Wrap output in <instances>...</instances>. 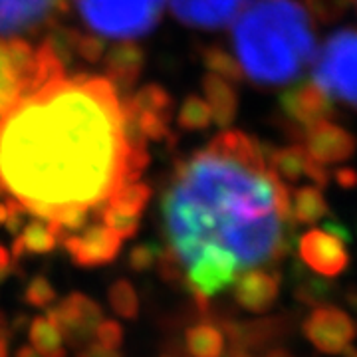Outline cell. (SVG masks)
<instances>
[{"label": "cell", "instance_id": "obj_7", "mask_svg": "<svg viewBox=\"0 0 357 357\" xmlns=\"http://www.w3.org/2000/svg\"><path fill=\"white\" fill-rule=\"evenodd\" d=\"M46 318L54 324L70 347L82 349L96 335V328L103 319V310L96 300L74 292L58 306L46 307Z\"/></svg>", "mask_w": 357, "mask_h": 357}, {"label": "cell", "instance_id": "obj_35", "mask_svg": "<svg viewBox=\"0 0 357 357\" xmlns=\"http://www.w3.org/2000/svg\"><path fill=\"white\" fill-rule=\"evenodd\" d=\"M76 357H123L117 349L105 347L102 344H88L84 345L82 349H77Z\"/></svg>", "mask_w": 357, "mask_h": 357}, {"label": "cell", "instance_id": "obj_45", "mask_svg": "<svg viewBox=\"0 0 357 357\" xmlns=\"http://www.w3.org/2000/svg\"><path fill=\"white\" fill-rule=\"evenodd\" d=\"M266 357H294L292 354H288L286 349H272V351H268Z\"/></svg>", "mask_w": 357, "mask_h": 357}, {"label": "cell", "instance_id": "obj_11", "mask_svg": "<svg viewBox=\"0 0 357 357\" xmlns=\"http://www.w3.org/2000/svg\"><path fill=\"white\" fill-rule=\"evenodd\" d=\"M222 333H227L232 347H241L246 351L262 349L272 342H278L292 332V316H272L264 319H250V321H238V319L220 318L217 321Z\"/></svg>", "mask_w": 357, "mask_h": 357}, {"label": "cell", "instance_id": "obj_40", "mask_svg": "<svg viewBox=\"0 0 357 357\" xmlns=\"http://www.w3.org/2000/svg\"><path fill=\"white\" fill-rule=\"evenodd\" d=\"M159 357H187L185 356V351L181 349V345L173 344V342H169L167 347L161 351V356Z\"/></svg>", "mask_w": 357, "mask_h": 357}, {"label": "cell", "instance_id": "obj_34", "mask_svg": "<svg viewBox=\"0 0 357 357\" xmlns=\"http://www.w3.org/2000/svg\"><path fill=\"white\" fill-rule=\"evenodd\" d=\"M123 326L115 319H102L96 328V337L98 342L105 347H112V349H119L123 344Z\"/></svg>", "mask_w": 357, "mask_h": 357}, {"label": "cell", "instance_id": "obj_38", "mask_svg": "<svg viewBox=\"0 0 357 357\" xmlns=\"http://www.w3.org/2000/svg\"><path fill=\"white\" fill-rule=\"evenodd\" d=\"M14 262H16V260H13L10 252L0 244V272H8V274H10V268H13Z\"/></svg>", "mask_w": 357, "mask_h": 357}, {"label": "cell", "instance_id": "obj_10", "mask_svg": "<svg viewBox=\"0 0 357 357\" xmlns=\"http://www.w3.org/2000/svg\"><path fill=\"white\" fill-rule=\"evenodd\" d=\"M64 8L66 0H0V36L32 32Z\"/></svg>", "mask_w": 357, "mask_h": 357}, {"label": "cell", "instance_id": "obj_43", "mask_svg": "<svg viewBox=\"0 0 357 357\" xmlns=\"http://www.w3.org/2000/svg\"><path fill=\"white\" fill-rule=\"evenodd\" d=\"M218 357H252L246 349H241V347H230L227 354H220Z\"/></svg>", "mask_w": 357, "mask_h": 357}, {"label": "cell", "instance_id": "obj_36", "mask_svg": "<svg viewBox=\"0 0 357 357\" xmlns=\"http://www.w3.org/2000/svg\"><path fill=\"white\" fill-rule=\"evenodd\" d=\"M324 230H328L330 234L337 236V238H340L342 243H345V244L351 243V236H349L347 229H345L342 222H337V220H328V222H326V229H324Z\"/></svg>", "mask_w": 357, "mask_h": 357}, {"label": "cell", "instance_id": "obj_13", "mask_svg": "<svg viewBox=\"0 0 357 357\" xmlns=\"http://www.w3.org/2000/svg\"><path fill=\"white\" fill-rule=\"evenodd\" d=\"M248 0H169L171 13L183 24L197 28H222L230 24Z\"/></svg>", "mask_w": 357, "mask_h": 357}, {"label": "cell", "instance_id": "obj_37", "mask_svg": "<svg viewBox=\"0 0 357 357\" xmlns=\"http://www.w3.org/2000/svg\"><path fill=\"white\" fill-rule=\"evenodd\" d=\"M335 178H337L340 187H344V189H351L356 185V173L351 169H340L335 173Z\"/></svg>", "mask_w": 357, "mask_h": 357}, {"label": "cell", "instance_id": "obj_12", "mask_svg": "<svg viewBox=\"0 0 357 357\" xmlns=\"http://www.w3.org/2000/svg\"><path fill=\"white\" fill-rule=\"evenodd\" d=\"M300 256L312 270L319 276H340L349 266V255L345 250V243L328 230H307L300 238Z\"/></svg>", "mask_w": 357, "mask_h": 357}, {"label": "cell", "instance_id": "obj_18", "mask_svg": "<svg viewBox=\"0 0 357 357\" xmlns=\"http://www.w3.org/2000/svg\"><path fill=\"white\" fill-rule=\"evenodd\" d=\"M145 62V54L135 42H121L103 56V66L107 79L117 91L129 89L139 79Z\"/></svg>", "mask_w": 357, "mask_h": 357}, {"label": "cell", "instance_id": "obj_14", "mask_svg": "<svg viewBox=\"0 0 357 357\" xmlns=\"http://www.w3.org/2000/svg\"><path fill=\"white\" fill-rule=\"evenodd\" d=\"M280 294V274L262 268H248L234 278V300L248 312L262 314L276 304Z\"/></svg>", "mask_w": 357, "mask_h": 357}, {"label": "cell", "instance_id": "obj_8", "mask_svg": "<svg viewBox=\"0 0 357 357\" xmlns=\"http://www.w3.org/2000/svg\"><path fill=\"white\" fill-rule=\"evenodd\" d=\"M123 238L107 229L103 222L86 225L82 230L66 234L62 246L72 256L74 264L82 268H96L112 264L121 252Z\"/></svg>", "mask_w": 357, "mask_h": 357}, {"label": "cell", "instance_id": "obj_39", "mask_svg": "<svg viewBox=\"0 0 357 357\" xmlns=\"http://www.w3.org/2000/svg\"><path fill=\"white\" fill-rule=\"evenodd\" d=\"M28 316L26 314H18L16 318L13 319V321H8V326H10V332L13 333H20L22 330H26L28 328Z\"/></svg>", "mask_w": 357, "mask_h": 357}, {"label": "cell", "instance_id": "obj_2", "mask_svg": "<svg viewBox=\"0 0 357 357\" xmlns=\"http://www.w3.org/2000/svg\"><path fill=\"white\" fill-rule=\"evenodd\" d=\"M161 211L167 248L183 272L195 260L234 272L274 264L290 255L296 238L284 181L241 131L220 133L178 167Z\"/></svg>", "mask_w": 357, "mask_h": 357}, {"label": "cell", "instance_id": "obj_29", "mask_svg": "<svg viewBox=\"0 0 357 357\" xmlns=\"http://www.w3.org/2000/svg\"><path fill=\"white\" fill-rule=\"evenodd\" d=\"M203 60L211 74L225 77L227 82H241L243 79L244 74L241 64L220 48H206L203 54Z\"/></svg>", "mask_w": 357, "mask_h": 357}, {"label": "cell", "instance_id": "obj_6", "mask_svg": "<svg viewBox=\"0 0 357 357\" xmlns=\"http://www.w3.org/2000/svg\"><path fill=\"white\" fill-rule=\"evenodd\" d=\"M356 32L344 28L333 32L314 66V84L330 100L356 103Z\"/></svg>", "mask_w": 357, "mask_h": 357}, {"label": "cell", "instance_id": "obj_23", "mask_svg": "<svg viewBox=\"0 0 357 357\" xmlns=\"http://www.w3.org/2000/svg\"><path fill=\"white\" fill-rule=\"evenodd\" d=\"M298 274H300V284L294 296L300 304L318 307L332 302L335 296V284L328 276H304L300 270Z\"/></svg>", "mask_w": 357, "mask_h": 357}, {"label": "cell", "instance_id": "obj_21", "mask_svg": "<svg viewBox=\"0 0 357 357\" xmlns=\"http://www.w3.org/2000/svg\"><path fill=\"white\" fill-rule=\"evenodd\" d=\"M310 155L306 153L304 145H290L272 151L268 157V167L278 175L280 181L296 183L302 177H306V165Z\"/></svg>", "mask_w": 357, "mask_h": 357}, {"label": "cell", "instance_id": "obj_15", "mask_svg": "<svg viewBox=\"0 0 357 357\" xmlns=\"http://www.w3.org/2000/svg\"><path fill=\"white\" fill-rule=\"evenodd\" d=\"M310 159L319 165H333L347 161L354 153V139L351 135L328 119L306 129V145H304Z\"/></svg>", "mask_w": 357, "mask_h": 357}, {"label": "cell", "instance_id": "obj_26", "mask_svg": "<svg viewBox=\"0 0 357 357\" xmlns=\"http://www.w3.org/2000/svg\"><path fill=\"white\" fill-rule=\"evenodd\" d=\"M107 298H109V306L117 316L126 319H135L139 316V298L133 284L126 278H119L109 286Z\"/></svg>", "mask_w": 357, "mask_h": 357}, {"label": "cell", "instance_id": "obj_4", "mask_svg": "<svg viewBox=\"0 0 357 357\" xmlns=\"http://www.w3.org/2000/svg\"><path fill=\"white\" fill-rule=\"evenodd\" d=\"M64 76V62L44 42L38 50L22 40H0V121L24 96Z\"/></svg>", "mask_w": 357, "mask_h": 357}, {"label": "cell", "instance_id": "obj_44", "mask_svg": "<svg viewBox=\"0 0 357 357\" xmlns=\"http://www.w3.org/2000/svg\"><path fill=\"white\" fill-rule=\"evenodd\" d=\"M8 213H10V204L8 201H0V227H4L6 218H8Z\"/></svg>", "mask_w": 357, "mask_h": 357}, {"label": "cell", "instance_id": "obj_20", "mask_svg": "<svg viewBox=\"0 0 357 357\" xmlns=\"http://www.w3.org/2000/svg\"><path fill=\"white\" fill-rule=\"evenodd\" d=\"M203 89H204V102L208 103L213 121L218 128H227L234 121L236 112H238V96L236 89L230 86L225 77L217 74H206L203 77Z\"/></svg>", "mask_w": 357, "mask_h": 357}, {"label": "cell", "instance_id": "obj_5", "mask_svg": "<svg viewBox=\"0 0 357 357\" xmlns=\"http://www.w3.org/2000/svg\"><path fill=\"white\" fill-rule=\"evenodd\" d=\"M165 0H76L84 22L105 38L133 40L153 30Z\"/></svg>", "mask_w": 357, "mask_h": 357}, {"label": "cell", "instance_id": "obj_41", "mask_svg": "<svg viewBox=\"0 0 357 357\" xmlns=\"http://www.w3.org/2000/svg\"><path fill=\"white\" fill-rule=\"evenodd\" d=\"M10 326H8V319L4 316V312H0V340H4V342H8L10 340Z\"/></svg>", "mask_w": 357, "mask_h": 357}, {"label": "cell", "instance_id": "obj_46", "mask_svg": "<svg viewBox=\"0 0 357 357\" xmlns=\"http://www.w3.org/2000/svg\"><path fill=\"white\" fill-rule=\"evenodd\" d=\"M8 344H10V342L0 340V357H8Z\"/></svg>", "mask_w": 357, "mask_h": 357}, {"label": "cell", "instance_id": "obj_25", "mask_svg": "<svg viewBox=\"0 0 357 357\" xmlns=\"http://www.w3.org/2000/svg\"><path fill=\"white\" fill-rule=\"evenodd\" d=\"M128 103L135 112H151V114L161 115L165 119H171V114H173L171 96L167 93V89L157 86V84L145 86L139 91H135V96L129 98Z\"/></svg>", "mask_w": 357, "mask_h": 357}, {"label": "cell", "instance_id": "obj_24", "mask_svg": "<svg viewBox=\"0 0 357 357\" xmlns=\"http://www.w3.org/2000/svg\"><path fill=\"white\" fill-rule=\"evenodd\" d=\"M30 342L42 357H66L62 335L46 316H38L30 321Z\"/></svg>", "mask_w": 357, "mask_h": 357}, {"label": "cell", "instance_id": "obj_9", "mask_svg": "<svg viewBox=\"0 0 357 357\" xmlns=\"http://www.w3.org/2000/svg\"><path fill=\"white\" fill-rule=\"evenodd\" d=\"M304 335L312 342V345L321 354L337 356L345 349V345L351 344L356 335L354 319L345 314L344 310L324 304L318 306L304 321L302 326Z\"/></svg>", "mask_w": 357, "mask_h": 357}, {"label": "cell", "instance_id": "obj_27", "mask_svg": "<svg viewBox=\"0 0 357 357\" xmlns=\"http://www.w3.org/2000/svg\"><path fill=\"white\" fill-rule=\"evenodd\" d=\"M149 197H151V189L143 183L133 181L126 187H121L105 204H112L115 208H119L128 215H133V217H141Z\"/></svg>", "mask_w": 357, "mask_h": 357}, {"label": "cell", "instance_id": "obj_17", "mask_svg": "<svg viewBox=\"0 0 357 357\" xmlns=\"http://www.w3.org/2000/svg\"><path fill=\"white\" fill-rule=\"evenodd\" d=\"M64 236L62 227L36 217L30 222H24V227L16 234L10 256L13 260H22L28 255H48L62 243Z\"/></svg>", "mask_w": 357, "mask_h": 357}, {"label": "cell", "instance_id": "obj_47", "mask_svg": "<svg viewBox=\"0 0 357 357\" xmlns=\"http://www.w3.org/2000/svg\"><path fill=\"white\" fill-rule=\"evenodd\" d=\"M342 356L344 357H356V349H354V345H345V349L342 351Z\"/></svg>", "mask_w": 357, "mask_h": 357}, {"label": "cell", "instance_id": "obj_3", "mask_svg": "<svg viewBox=\"0 0 357 357\" xmlns=\"http://www.w3.org/2000/svg\"><path fill=\"white\" fill-rule=\"evenodd\" d=\"M243 74L258 86H284L312 64L316 36L298 0H252L234 22Z\"/></svg>", "mask_w": 357, "mask_h": 357}, {"label": "cell", "instance_id": "obj_19", "mask_svg": "<svg viewBox=\"0 0 357 357\" xmlns=\"http://www.w3.org/2000/svg\"><path fill=\"white\" fill-rule=\"evenodd\" d=\"M185 351L187 357H218L225 351V333L217 319L203 314V319L195 321L185 330Z\"/></svg>", "mask_w": 357, "mask_h": 357}, {"label": "cell", "instance_id": "obj_33", "mask_svg": "<svg viewBox=\"0 0 357 357\" xmlns=\"http://www.w3.org/2000/svg\"><path fill=\"white\" fill-rule=\"evenodd\" d=\"M74 54L82 56L84 60L88 62H100L105 54V42L102 38H96V36H84V34H77L74 38Z\"/></svg>", "mask_w": 357, "mask_h": 357}, {"label": "cell", "instance_id": "obj_1", "mask_svg": "<svg viewBox=\"0 0 357 357\" xmlns=\"http://www.w3.org/2000/svg\"><path fill=\"white\" fill-rule=\"evenodd\" d=\"M147 161L145 147L126 137L123 105L107 77L52 79L0 121L2 191L66 234L137 181Z\"/></svg>", "mask_w": 357, "mask_h": 357}, {"label": "cell", "instance_id": "obj_31", "mask_svg": "<svg viewBox=\"0 0 357 357\" xmlns=\"http://www.w3.org/2000/svg\"><path fill=\"white\" fill-rule=\"evenodd\" d=\"M58 294L52 288V284L48 282L46 276H34L32 280L28 282L24 290V302L32 307H50L56 302Z\"/></svg>", "mask_w": 357, "mask_h": 357}, {"label": "cell", "instance_id": "obj_28", "mask_svg": "<svg viewBox=\"0 0 357 357\" xmlns=\"http://www.w3.org/2000/svg\"><path fill=\"white\" fill-rule=\"evenodd\" d=\"M213 123V114L208 103L199 96H189L178 109V126L189 131L206 129Z\"/></svg>", "mask_w": 357, "mask_h": 357}, {"label": "cell", "instance_id": "obj_22", "mask_svg": "<svg viewBox=\"0 0 357 357\" xmlns=\"http://www.w3.org/2000/svg\"><path fill=\"white\" fill-rule=\"evenodd\" d=\"M292 218L300 225H312L328 215V203L318 187H300L290 199Z\"/></svg>", "mask_w": 357, "mask_h": 357}, {"label": "cell", "instance_id": "obj_30", "mask_svg": "<svg viewBox=\"0 0 357 357\" xmlns=\"http://www.w3.org/2000/svg\"><path fill=\"white\" fill-rule=\"evenodd\" d=\"M96 217L100 218L107 229H112L115 234H119L121 238H133L137 234V229H139L141 217L128 215V213L115 208L112 204H103Z\"/></svg>", "mask_w": 357, "mask_h": 357}, {"label": "cell", "instance_id": "obj_32", "mask_svg": "<svg viewBox=\"0 0 357 357\" xmlns=\"http://www.w3.org/2000/svg\"><path fill=\"white\" fill-rule=\"evenodd\" d=\"M159 250H161L159 246L147 243L133 246L131 252H129V268L135 270V272H147V270H151L155 266V262H157Z\"/></svg>", "mask_w": 357, "mask_h": 357}, {"label": "cell", "instance_id": "obj_42", "mask_svg": "<svg viewBox=\"0 0 357 357\" xmlns=\"http://www.w3.org/2000/svg\"><path fill=\"white\" fill-rule=\"evenodd\" d=\"M14 357H42V356H40L34 347H30V345H22V347H18V349H16V356Z\"/></svg>", "mask_w": 357, "mask_h": 357}, {"label": "cell", "instance_id": "obj_16", "mask_svg": "<svg viewBox=\"0 0 357 357\" xmlns=\"http://www.w3.org/2000/svg\"><path fill=\"white\" fill-rule=\"evenodd\" d=\"M280 105L288 119L306 129L332 115V100L314 82L282 91Z\"/></svg>", "mask_w": 357, "mask_h": 357}]
</instances>
